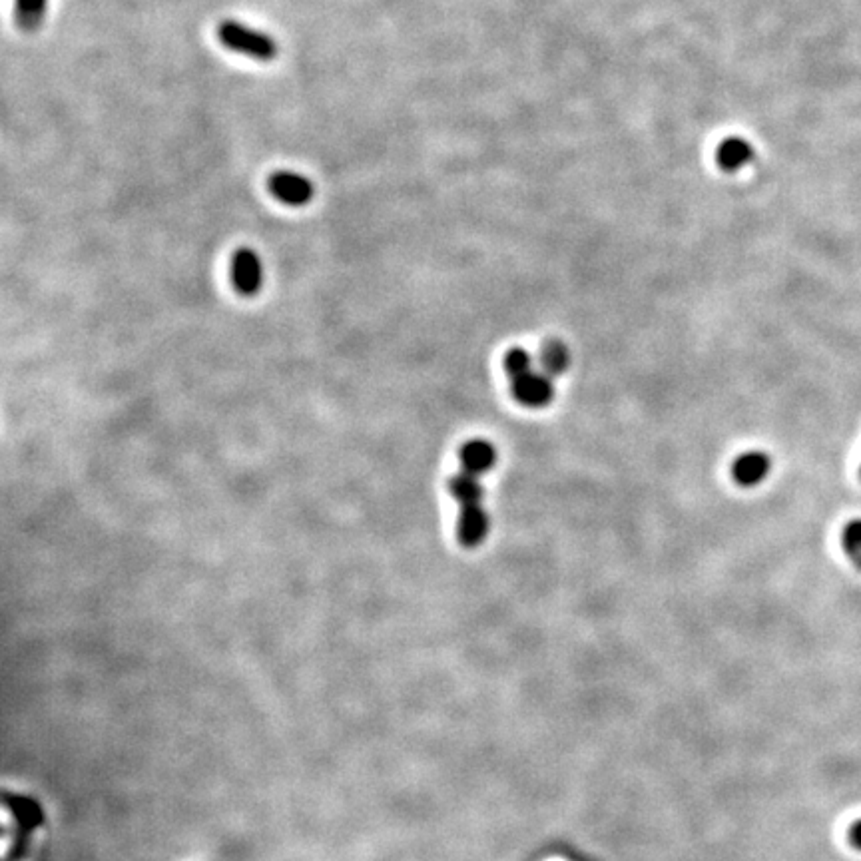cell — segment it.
Here are the masks:
<instances>
[{"label": "cell", "instance_id": "2", "mask_svg": "<svg viewBox=\"0 0 861 861\" xmlns=\"http://www.w3.org/2000/svg\"><path fill=\"white\" fill-rule=\"evenodd\" d=\"M232 282L242 295H256L264 286V264L256 250L240 248L232 258Z\"/></svg>", "mask_w": 861, "mask_h": 861}, {"label": "cell", "instance_id": "11", "mask_svg": "<svg viewBox=\"0 0 861 861\" xmlns=\"http://www.w3.org/2000/svg\"><path fill=\"white\" fill-rule=\"evenodd\" d=\"M569 349L561 341H549L541 351V367L545 375H561L569 367Z\"/></svg>", "mask_w": 861, "mask_h": 861}, {"label": "cell", "instance_id": "14", "mask_svg": "<svg viewBox=\"0 0 861 861\" xmlns=\"http://www.w3.org/2000/svg\"><path fill=\"white\" fill-rule=\"evenodd\" d=\"M850 840H852L854 848H856V850H860L861 852V820L860 822H856V824L852 826V832H850Z\"/></svg>", "mask_w": 861, "mask_h": 861}, {"label": "cell", "instance_id": "9", "mask_svg": "<svg viewBox=\"0 0 861 861\" xmlns=\"http://www.w3.org/2000/svg\"><path fill=\"white\" fill-rule=\"evenodd\" d=\"M46 8L48 0H14L16 26L26 34L36 32L46 18Z\"/></svg>", "mask_w": 861, "mask_h": 861}, {"label": "cell", "instance_id": "7", "mask_svg": "<svg viewBox=\"0 0 861 861\" xmlns=\"http://www.w3.org/2000/svg\"><path fill=\"white\" fill-rule=\"evenodd\" d=\"M497 461V451L491 443L487 441H469L463 449H461V463L465 473H471L475 477L487 473Z\"/></svg>", "mask_w": 861, "mask_h": 861}, {"label": "cell", "instance_id": "12", "mask_svg": "<svg viewBox=\"0 0 861 861\" xmlns=\"http://www.w3.org/2000/svg\"><path fill=\"white\" fill-rule=\"evenodd\" d=\"M842 545L852 563L861 569V521H852L844 527Z\"/></svg>", "mask_w": 861, "mask_h": 861}, {"label": "cell", "instance_id": "13", "mask_svg": "<svg viewBox=\"0 0 861 861\" xmlns=\"http://www.w3.org/2000/svg\"><path fill=\"white\" fill-rule=\"evenodd\" d=\"M505 369H507V373L515 381V379H519V377H523V375H527V373L533 371V359H531V355L525 349H513L505 357Z\"/></svg>", "mask_w": 861, "mask_h": 861}, {"label": "cell", "instance_id": "4", "mask_svg": "<svg viewBox=\"0 0 861 861\" xmlns=\"http://www.w3.org/2000/svg\"><path fill=\"white\" fill-rule=\"evenodd\" d=\"M513 393L519 399V403L533 407V409H539V407H545L551 403L555 389H553L549 375L531 371V373L513 381Z\"/></svg>", "mask_w": 861, "mask_h": 861}, {"label": "cell", "instance_id": "6", "mask_svg": "<svg viewBox=\"0 0 861 861\" xmlns=\"http://www.w3.org/2000/svg\"><path fill=\"white\" fill-rule=\"evenodd\" d=\"M770 467H772V463H770L768 455H764L760 451L744 453L734 461L732 477L740 487H756L768 477Z\"/></svg>", "mask_w": 861, "mask_h": 861}, {"label": "cell", "instance_id": "10", "mask_svg": "<svg viewBox=\"0 0 861 861\" xmlns=\"http://www.w3.org/2000/svg\"><path fill=\"white\" fill-rule=\"evenodd\" d=\"M449 489H451V495L461 503V507L481 505L483 487L475 475H471V473L455 475L449 483Z\"/></svg>", "mask_w": 861, "mask_h": 861}, {"label": "cell", "instance_id": "1", "mask_svg": "<svg viewBox=\"0 0 861 861\" xmlns=\"http://www.w3.org/2000/svg\"><path fill=\"white\" fill-rule=\"evenodd\" d=\"M218 40L232 52L244 54L248 58L270 62L278 56L280 48L274 36L264 30L252 28L238 20H224L218 24Z\"/></svg>", "mask_w": 861, "mask_h": 861}, {"label": "cell", "instance_id": "5", "mask_svg": "<svg viewBox=\"0 0 861 861\" xmlns=\"http://www.w3.org/2000/svg\"><path fill=\"white\" fill-rule=\"evenodd\" d=\"M487 533H489V515L483 511V507L481 505L461 507L459 523H457V535L461 545L477 547L483 543Z\"/></svg>", "mask_w": 861, "mask_h": 861}, {"label": "cell", "instance_id": "3", "mask_svg": "<svg viewBox=\"0 0 861 861\" xmlns=\"http://www.w3.org/2000/svg\"><path fill=\"white\" fill-rule=\"evenodd\" d=\"M268 188L276 200H280L286 206H293V208L309 204L313 194H315L313 182L309 178H305L297 172H287V170L274 172L268 180Z\"/></svg>", "mask_w": 861, "mask_h": 861}, {"label": "cell", "instance_id": "8", "mask_svg": "<svg viewBox=\"0 0 861 861\" xmlns=\"http://www.w3.org/2000/svg\"><path fill=\"white\" fill-rule=\"evenodd\" d=\"M752 156H754L752 146L742 138L724 140L716 152V160H718L720 168L726 172L740 170L742 166H746L752 160Z\"/></svg>", "mask_w": 861, "mask_h": 861}]
</instances>
